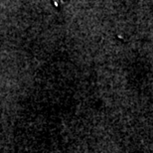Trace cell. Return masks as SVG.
Masks as SVG:
<instances>
[]
</instances>
